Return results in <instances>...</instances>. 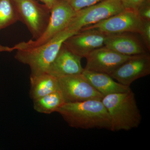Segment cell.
Masks as SVG:
<instances>
[{
  "label": "cell",
  "instance_id": "cell-2",
  "mask_svg": "<svg viewBox=\"0 0 150 150\" xmlns=\"http://www.w3.org/2000/svg\"><path fill=\"white\" fill-rule=\"evenodd\" d=\"M101 101L110 117L111 131H129L141 124L142 115L132 90L108 95Z\"/></svg>",
  "mask_w": 150,
  "mask_h": 150
},
{
  "label": "cell",
  "instance_id": "cell-21",
  "mask_svg": "<svg viewBox=\"0 0 150 150\" xmlns=\"http://www.w3.org/2000/svg\"><path fill=\"white\" fill-rule=\"evenodd\" d=\"M138 13L143 20L150 21L149 0H147L142 5L138 10Z\"/></svg>",
  "mask_w": 150,
  "mask_h": 150
},
{
  "label": "cell",
  "instance_id": "cell-19",
  "mask_svg": "<svg viewBox=\"0 0 150 150\" xmlns=\"http://www.w3.org/2000/svg\"><path fill=\"white\" fill-rule=\"evenodd\" d=\"M148 50L150 49V21L144 20L139 33Z\"/></svg>",
  "mask_w": 150,
  "mask_h": 150
},
{
  "label": "cell",
  "instance_id": "cell-1",
  "mask_svg": "<svg viewBox=\"0 0 150 150\" xmlns=\"http://www.w3.org/2000/svg\"><path fill=\"white\" fill-rule=\"evenodd\" d=\"M56 112L71 127L83 129L111 130V120L107 109L100 100L66 103Z\"/></svg>",
  "mask_w": 150,
  "mask_h": 150
},
{
  "label": "cell",
  "instance_id": "cell-6",
  "mask_svg": "<svg viewBox=\"0 0 150 150\" xmlns=\"http://www.w3.org/2000/svg\"><path fill=\"white\" fill-rule=\"evenodd\" d=\"M18 21L25 24L34 39L43 34L49 22L51 11L35 0H13Z\"/></svg>",
  "mask_w": 150,
  "mask_h": 150
},
{
  "label": "cell",
  "instance_id": "cell-15",
  "mask_svg": "<svg viewBox=\"0 0 150 150\" xmlns=\"http://www.w3.org/2000/svg\"><path fill=\"white\" fill-rule=\"evenodd\" d=\"M29 95L33 100L59 90L58 78L48 73L30 76Z\"/></svg>",
  "mask_w": 150,
  "mask_h": 150
},
{
  "label": "cell",
  "instance_id": "cell-20",
  "mask_svg": "<svg viewBox=\"0 0 150 150\" xmlns=\"http://www.w3.org/2000/svg\"><path fill=\"white\" fill-rule=\"evenodd\" d=\"M124 8L138 12L140 7L147 0H121Z\"/></svg>",
  "mask_w": 150,
  "mask_h": 150
},
{
  "label": "cell",
  "instance_id": "cell-14",
  "mask_svg": "<svg viewBox=\"0 0 150 150\" xmlns=\"http://www.w3.org/2000/svg\"><path fill=\"white\" fill-rule=\"evenodd\" d=\"M82 74L103 97L111 94L126 92L131 90L130 86L115 81L107 74L84 69Z\"/></svg>",
  "mask_w": 150,
  "mask_h": 150
},
{
  "label": "cell",
  "instance_id": "cell-17",
  "mask_svg": "<svg viewBox=\"0 0 150 150\" xmlns=\"http://www.w3.org/2000/svg\"><path fill=\"white\" fill-rule=\"evenodd\" d=\"M18 21L13 0H0V30Z\"/></svg>",
  "mask_w": 150,
  "mask_h": 150
},
{
  "label": "cell",
  "instance_id": "cell-7",
  "mask_svg": "<svg viewBox=\"0 0 150 150\" xmlns=\"http://www.w3.org/2000/svg\"><path fill=\"white\" fill-rule=\"evenodd\" d=\"M143 22L144 20L138 12L125 9L117 14L83 28L80 30L94 29L106 34L127 33L139 34Z\"/></svg>",
  "mask_w": 150,
  "mask_h": 150
},
{
  "label": "cell",
  "instance_id": "cell-8",
  "mask_svg": "<svg viewBox=\"0 0 150 150\" xmlns=\"http://www.w3.org/2000/svg\"><path fill=\"white\" fill-rule=\"evenodd\" d=\"M59 91L66 103L89 100H101L103 96L84 77L82 74L58 78Z\"/></svg>",
  "mask_w": 150,
  "mask_h": 150
},
{
  "label": "cell",
  "instance_id": "cell-23",
  "mask_svg": "<svg viewBox=\"0 0 150 150\" xmlns=\"http://www.w3.org/2000/svg\"><path fill=\"white\" fill-rule=\"evenodd\" d=\"M14 50L13 47H10L8 46H4L0 44V52H11Z\"/></svg>",
  "mask_w": 150,
  "mask_h": 150
},
{
  "label": "cell",
  "instance_id": "cell-13",
  "mask_svg": "<svg viewBox=\"0 0 150 150\" xmlns=\"http://www.w3.org/2000/svg\"><path fill=\"white\" fill-rule=\"evenodd\" d=\"M131 33L107 34L104 46L126 56H136L147 53L141 41Z\"/></svg>",
  "mask_w": 150,
  "mask_h": 150
},
{
  "label": "cell",
  "instance_id": "cell-18",
  "mask_svg": "<svg viewBox=\"0 0 150 150\" xmlns=\"http://www.w3.org/2000/svg\"><path fill=\"white\" fill-rule=\"evenodd\" d=\"M76 12L99 3L103 0H64Z\"/></svg>",
  "mask_w": 150,
  "mask_h": 150
},
{
  "label": "cell",
  "instance_id": "cell-4",
  "mask_svg": "<svg viewBox=\"0 0 150 150\" xmlns=\"http://www.w3.org/2000/svg\"><path fill=\"white\" fill-rule=\"evenodd\" d=\"M76 12L64 0H57L51 11L46 30L39 38L22 42L13 46L15 50L35 48L43 45L67 28Z\"/></svg>",
  "mask_w": 150,
  "mask_h": 150
},
{
  "label": "cell",
  "instance_id": "cell-22",
  "mask_svg": "<svg viewBox=\"0 0 150 150\" xmlns=\"http://www.w3.org/2000/svg\"><path fill=\"white\" fill-rule=\"evenodd\" d=\"M39 1L43 3L44 4V5L46 6L51 11L57 0H39Z\"/></svg>",
  "mask_w": 150,
  "mask_h": 150
},
{
  "label": "cell",
  "instance_id": "cell-16",
  "mask_svg": "<svg viewBox=\"0 0 150 150\" xmlns=\"http://www.w3.org/2000/svg\"><path fill=\"white\" fill-rule=\"evenodd\" d=\"M33 108L37 112L44 114L56 112L65 103L60 91L54 92L37 99L33 100Z\"/></svg>",
  "mask_w": 150,
  "mask_h": 150
},
{
  "label": "cell",
  "instance_id": "cell-5",
  "mask_svg": "<svg viewBox=\"0 0 150 150\" xmlns=\"http://www.w3.org/2000/svg\"><path fill=\"white\" fill-rule=\"evenodd\" d=\"M124 9L121 0H103L76 12L66 28L78 32L83 28L113 16Z\"/></svg>",
  "mask_w": 150,
  "mask_h": 150
},
{
  "label": "cell",
  "instance_id": "cell-3",
  "mask_svg": "<svg viewBox=\"0 0 150 150\" xmlns=\"http://www.w3.org/2000/svg\"><path fill=\"white\" fill-rule=\"evenodd\" d=\"M77 33L66 28L43 45L35 48L16 50L15 58L18 62L29 66L31 72L30 76L47 73L64 42Z\"/></svg>",
  "mask_w": 150,
  "mask_h": 150
},
{
  "label": "cell",
  "instance_id": "cell-10",
  "mask_svg": "<svg viewBox=\"0 0 150 150\" xmlns=\"http://www.w3.org/2000/svg\"><path fill=\"white\" fill-rule=\"evenodd\" d=\"M132 56L119 54L103 46L86 57L87 63L84 69L110 75Z\"/></svg>",
  "mask_w": 150,
  "mask_h": 150
},
{
  "label": "cell",
  "instance_id": "cell-12",
  "mask_svg": "<svg viewBox=\"0 0 150 150\" xmlns=\"http://www.w3.org/2000/svg\"><path fill=\"white\" fill-rule=\"evenodd\" d=\"M81 59L63 44L47 73L57 78L82 74L84 69L81 64Z\"/></svg>",
  "mask_w": 150,
  "mask_h": 150
},
{
  "label": "cell",
  "instance_id": "cell-11",
  "mask_svg": "<svg viewBox=\"0 0 150 150\" xmlns=\"http://www.w3.org/2000/svg\"><path fill=\"white\" fill-rule=\"evenodd\" d=\"M150 74V56L146 53L132 56L110 76L119 83L130 86L135 81Z\"/></svg>",
  "mask_w": 150,
  "mask_h": 150
},
{
  "label": "cell",
  "instance_id": "cell-9",
  "mask_svg": "<svg viewBox=\"0 0 150 150\" xmlns=\"http://www.w3.org/2000/svg\"><path fill=\"white\" fill-rule=\"evenodd\" d=\"M107 34L94 29L81 30L65 40L63 45L82 59L96 49L104 46Z\"/></svg>",
  "mask_w": 150,
  "mask_h": 150
}]
</instances>
